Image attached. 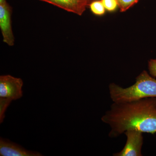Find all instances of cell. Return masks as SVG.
Here are the masks:
<instances>
[{
    "instance_id": "1",
    "label": "cell",
    "mask_w": 156,
    "mask_h": 156,
    "mask_svg": "<svg viewBox=\"0 0 156 156\" xmlns=\"http://www.w3.org/2000/svg\"><path fill=\"white\" fill-rule=\"evenodd\" d=\"M110 128L108 136L119 137L129 129L143 133H156V98H146L123 102H113L101 118Z\"/></svg>"
},
{
    "instance_id": "2",
    "label": "cell",
    "mask_w": 156,
    "mask_h": 156,
    "mask_svg": "<svg viewBox=\"0 0 156 156\" xmlns=\"http://www.w3.org/2000/svg\"><path fill=\"white\" fill-rule=\"evenodd\" d=\"M110 97L113 102L133 101L146 98H156V79L145 70L136 77L135 83L123 88L112 83L108 86Z\"/></svg>"
},
{
    "instance_id": "3",
    "label": "cell",
    "mask_w": 156,
    "mask_h": 156,
    "mask_svg": "<svg viewBox=\"0 0 156 156\" xmlns=\"http://www.w3.org/2000/svg\"><path fill=\"white\" fill-rule=\"evenodd\" d=\"M143 132L136 129H129L124 133L127 140L125 146L114 156H142L144 143Z\"/></svg>"
},
{
    "instance_id": "4",
    "label": "cell",
    "mask_w": 156,
    "mask_h": 156,
    "mask_svg": "<svg viewBox=\"0 0 156 156\" xmlns=\"http://www.w3.org/2000/svg\"><path fill=\"white\" fill-rule=\"evenodd\" d=\"M23 82L9 75L0 76V97L16 100L23 96Z\"/></svg>"
},
{
    "instance_id": "5",
    "label": "cell",
    "mask_w": 156,
    "mask_h": 156,
    "mask_svg": "<svg viewBox=\"0 0 156 156\" xmlns=\"http://www.w3.org/2000/svg\"><path fill=\"white\" fill-rule=\"evenodd\" d=\"M12 8L6 0H0V28L3 41L9 46H13L14 37L11 25Z\"/></svg>"
},
{
    "instance_id": "6",
    "label": "cell",
    "mask_w": 156,
    "mask_h": 156,
    "mask_svg": "<svg viewBox=\"0 0 156 156\" xmlns=\"http://www.w3.org/2000/svg\"><path fill=\"white\" fill-rule=\"evenodd\" d=\"M1 156H41L38 152L25 149L18 144L9 140L0 138Z\"/></svg>"
},
{
    "instance_id": "7",
    "label": "cell",
    "mask_w": 156,
    "mask_h": 156,
    "mask_svg": "<svg viewBox=\"0 0 156 156\" xmlns=\"http://www.w3.org/2000/svg\"><path fill=\"white\" fill-rule=\"evenodd\" d=\"M68 12L82 15L89 5L88 0H40Z\"/></svg>"
},
{
    "instance_id": "8",
    "label": "cell",
    "mask_w": 156,
    "mask_h": 156,
    "mask_svg": "<svg viewBox=\"0 0 156 156\" xmlns=\"http://www.w3.org/2000/svg\"><path fill=\"white\" fill-rule=\"evenodd\" d=\"M89 5L91 11L95 15L100 16L105 13V9L101 0H95Z\"/></svg>"
},
{
    "instance_id": "9",
    "label": "cell",
    "mask_w": 156,
    "mask_h": 156,
    "mask_svg": "<svg viewBox=\"0 0 156 156\" xmlns=\"http://www.w3.org/2000/svg\"><path fill=\"white\" fill-rule=\"evenodd\" d=\"M12 100L5 98L0 97V123L3 122L5 118V112Z\"/></svg>"
},
{
    "instance_id": "10",
    "label": "cell",
    "mask_w": 156,
    "mask_h": 156,
    "mask_svg": "<svg viewBox=\"0 0 156 156\" xmlns=\"http://www.w3.org/2000/svg\"><path fill=\"white\" fill-rule=\"evenodd\" d=\"M138 1V0H118L120 11L122 12L127 11L129 8L137 3Z\"/></svg>"
},
{
    "instance_id": "11",
    "label": "cell",
    "mask_w": 156,
    "mask_h": 156,
    "mask_svg": "<svg viewBox=\"0 0 156 156\" xmlns=\"http://www.w3.org/2000/svg\"><path fill=\"white\" fill-rule=\"evenodd\" d=\"M105 10L108 11H113L119 6L118 0H101Z\"/></svg>"
},
{
    "instance_id": "12",
    "label": "cell",
    "mask_w": 156,
    "mask_h": 156,
    "mask_svg": "<svg viewBox=\"0 0 156 156\" xmlns=\"http://www.w3.org/2000/svg\"><path fill=\"white\" fill-rule=\"evenodd\" d=\"M150 74L154 77L156 78V59H151L148 64Z\"/></svg>"
},
{
    "instance_id": "13",
    "label": "cell",
    "mask_w": 156,
    "mask_h": 156,
    "mask_svg": "<svg viewBox=\"0 0 156 156\" xmlns=\"http://www.w3.org/2000/svg\"><path fill=\"white\" fill-rule=\"evenodd\" d=\"M95 1V0H88V2H89V4H90L91 2H92V1Z\"/></svg>"
}]
</instances>
